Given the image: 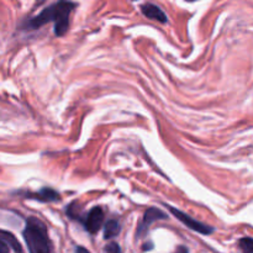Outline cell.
<instances>
[{
    "mask_svg": "<svg viewBox=\"0 0 253 253\" xmlns=\"http://www.w3.org/2000/svg\"><path fill=\"white\" fill-rule=\"evenodd\" d=\"M239 247L241 251L251 253L253 251V240L251 237H244L239 241Z\"/></svg>",
    "mask_w": 253,
    "mask_h": 253,
    "instance_id": "30bf717a",
    "label": "cell"
},
{
    "mask_svg": "<svg viewBox=\"0 0 253 253\" xmlns=\"http://www.w3.org/2000/svg\"><path fill=\"white\" fill-rule=\"evenodd\" d=\"M27 250L31 253H48L52 251L47 227L37 217H29L26 220V227L22 231Z\"/></svg>",
    "mask_w": 253,
    "mask_h": 253,
    "instance_id": "7a4b0ae2",
    "label": "cell"
},
{
    "mask_svg": "<svg viewBox=\"0 0 253 253\" xmlns=\"http://www.w3.org/2000/svg\"><path fill=\"white\" fill-rule=\"evenodd\" d=\"M179 250V251H184V252H188V250L187 249H184V247H180V249H178Z\"/></svg>",
    "mask_w": 253,
    "mask_h": 253,
    "instance_id": "5bb4252c",
    "label": "cell"
},
{
    "mask_svg": "<svg viewBox=\"0 0 253 253\" xmlns=\"http://www.w3.org/2000/svg\"><path fill=\"white\" fill-rule=\"evenodd\" d=\"M77 4L69 0H58L49 6L44 7L40 14L31 17L22 24L24 30H39L48 22H54V35L63 36L69 27V17Z\"/></svg>",
    "mask_w": 253,
    "mask_h": 253,
    "instance_id": "6da1fadb",
    "label": "cell"
},
{
    "mask_svg": "<svg viewBox=\"0 0 253 253\" xmlns=\"http://www.w3.org/2000/svg\"><path fill=\"white\" fill-rule=\"evenodd\" d=\"M104 251L119 253V252H121V249H120V246H119L118 244H115V242H110V244L106 245L105 249H104Z\"/></svg>",
    "mask_w": 253,
    "mask_h": 253,
    "instance_id": "8fae6325",
    "label": "cell"
},
{
    "mask_svg": "<svg viewBox=\"0 0 253 253\" xmlns=\"http://www.w3.org/2000/svg\"><path fill=\"white\" fill-rule=\"evenodd\" d=\"M77 252H84V253H88L89 251L86 249H84V247H77L76 249Z\"/></svg>",
    "mask_w": 253,
    "mask_h": 253,
    "instance_id": "4fadbf2b",
    "label": "cell"
},
{
    "mask_svg": "<svg viewBox=\"0 0 253 253\" xmlns=\"http://www.w3.org/2000/svg\"><path fill=\"white\" fill-rule=\"evenodd\" d=\"M166 208H168V210H169V211L172 212V214L174 215V216L177 217L183 225L189 227V229L193 230V231H197L202 235H210L215 231V229L212 226H209V225L204 224V222H200L198 221V220L193 219L192 216H189V215L185 214V212L180 211V210L175 209V208L169 207L168 204H166Z\"/></svg>",
    "mask_w": 253,
    "mask_h": 253,
    "instance_id": "3957f363",
    "label": "cell"
},
{
    "mask_svg": "<svg viewBox=\"0 0 253 253\" xmlns=\"http://www.w3.org/2000/svg\"><path fill=\"white\" fill-rule=\"evenodd\" d=\"M166 219H168V215L166 214V212H163L161 209H158V208H150V209H147L145 214H143L142 220H141L140 224H138L137 226L136 239H140V237L145 236L153 222L158 221V220H166Z\"/></svg>",
    "mask_w": 253,
    "mask_h": 253,
    "instance_id": "277c9868",
    "label": "cell"
},
{
    "mask_svg": "<svg viewBox=\"0 0 253 253\" xmlns=\"http://www.w3.org/2000/svg\"><path fill=\"white\" fill-rule=\"evenodd\" d=\"M141 11L145 15L147 19L156 20V21L161 22V24H166L167 22V15L166 12L161 9L160 6L155 4H151V2H147V4L141 5Z\"/></svg>",
    "mask_w": 253,
    "mask_h": 253,
    "instance_id": "52a82bcc",
    "label": "cell"
},
{
    "mask_svg": "<svg viewBox=\"0 0 253 253\" xmlns=\"http://www.w3.org/2000/svg\"><path fill=\"white\" fill-rule=\"evenodd\" d=\"M0 241L5 242L7 246L10 247V250L14 252H22L21 245L19 244V241L16 240V237L9 231H5V230H0Z\"/></svg>",
    "mask_w": 253,
    "mask_h": 253,
    "instance_id": "ba28073f",
    "label": "cell"
},
{
    "mask_svg": "<svg viewBox=\"0 0 253 253\" xmlns=\"http://www.w3.org/2000/svg\"><path fill=\"white\" fill-rule=\"evenodd\" d=\"M81 222L83 224L84 229L91 235L98 234L104 224V211L100 207H95L85 214V216L82 217Z\"/></svg>",
    "mask_w": 253,
    "mask_h": 253,
    "instance_id": "5b68a950",
    "label": "cell"
},
{
    "mask_svg": "<svg viewBox=\"0 0 253 253\" xmlns=\"http://www.w3.org/2000/svg\"><path fill=\"white\" fill-rule=\"evenodd\" d=\"M22 195L25 198L37 200V202L41 203H56L61 199L58 192H56L52 188H42L37 192H25Z\"/></svg>",
    "mask_w": 253,
    "mask_h": 253,
    "instance_id": "8992f818",
    "label": "cell"
},
{
    "mask_svg": "<svg viewBox=\"0 0 253 253\" xmlns=\"http://www.w3.org/2000/svg\"><path fill=\"white\" fill-rule=\"evenodd\" d=\"M188 1H193V0H188Z\"/></svg>",
    "mask_w": 253,
    "mask_h": 253,
    "instance_id": "9a60e30c",
    "label": "cell"
},
{
    "mask_svg": "<svg viewBox=\"0 0 253 253\" xmlns=\"http://www.w3.org/2000/svg\"><path fill=\"white\" fill-rule=\"evenodd\" d=\"M10 251V247L5 242L0 241V253H7Z\"/></svg>",
    "mask_w": 253,
    "mask_h": 253,
    "instance_id": "7c38bea8",
    "label": "cell"
},
{
    "mask_svg": "<svg viewBox=\"0 0 253 253\" xmlns=\"http://www.w3.org/2000/svg\"><path fill=\"white\" fill-rule=\"evenodd\" d=\"M104 225V224H103ZM120 224H119L118 220H109L104 225V239L105 240H111L115 236H118L120 234Z\"/></svg>",
    "mask_w": 253,
    "mask_h": 253,
    "instance_id": "9c48e42d",
    "label": "cell"
}]
</instances>
